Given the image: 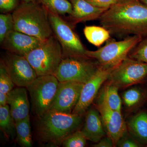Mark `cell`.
I'll return each instance as SVG.
<instances>
[{
  "mask_svg": "<svg viewBox=\"0 0 147 147\" xmlns=\"http://www.w3.org/2000/svg\"><path fill=\"white\" fill-rule=\"evenodd\" d=\"M100 25L116 36H147V5L140 0H121L98 19Z\"/></svg>",
  "mask_w": 147,
  "mask_h": 147,
  "instance_id": "1",
  "label": "cell"
},
{
  "mask_svg": "<svg viewBox=\"0 0 147 147\" xmlns=\"http://www.w3.org/2000/svg\"><path fill=\"white\" fill-rule=\"evenodd\" d=\"M83 116L48 110L38 117L36 122L35 129L38 141L47 146H60L67 137L81 128Z\"/></svg>",
  "mask_w": 147,
  "mask_h": 147,
  "instance_id": "2",
  "label": "cell"
},
{
  "mask_svg": "<svg viewBox=\"0 0 147 147\" xmlns=\"http://www.w3.org/2000/svg\"><path fill=\"white\" fill-rule=\"evenodd\" d=\"M12 14L14 30L42 40L53 34L48 11L36 2H22Z\"/></svg>",
  "mask_w": 147,
  "mask_h": 147,
  "instance_id": "3",
  "label": "cell"
},
{
  "mask_svg": "<svg viewBox=\"0 0 147 147\" xmlns=\"http://www.w3.org/2000/svg\"><path fill=\"white\" fill-rule=\"evenodd\" d=\"M37 76L55 75L63 58L62 48L54 34L26 56Z\"/></svg>",
  "mask_w": 147,
  "mask_h": 147,
  "instance_id": "4",
  "label": "cell"
},
{
  "mask_svg": "<svg viewBox=\"0 0 147 147\" xmlns=\"http://www.w3.org/2000/svg\"><path fill=\"white\" fill-rule=\"evenodd\" d=\"M142 40V36L137 35L127 36L119 41L110 39L104 46L95 51L87 50L86 55L97 61L101 66L113 68L127 57Z\"/></svg>",
  "mask_w": 147,
  "mask_h": 147,
  "instance_id": "5",
  "label": "cell"
},
{
  "mask_svg": "<svg viewBox=\"0 0 147 147\" xmlns=\"http://www.w3.org/2000/svg\"><path fill=\"white\" fill-rule=\"evenodd\" d=\"M98 62L87 56H71L63 58L55 76L59 82L85 84L97 71Z\"/></svg>",
  "mask_w": 147,
  "mask_h": 147,
  "instance_id": "6",
  "label": "cell"
},
{
  "mask_svg": "<svg viewBox=\"0 0 147 147\" xmlns=\"http://www.w3.org/2000/svg\"><path fill=\"white\" fill-rule=\"evenodd\" d=\"M59 82L55 75L38 76L26 88L37 117L50 110L56 97Z\"/></svg>",
  "mask_w": 147,
  "mask_h": 147,
  "instance_id": "7",
  "label": "cell"
},
{
  "mask_svg": "<svg viewBox=\"0 0 147 147\" xmlns=\"http://www.w3.org/2000/svg\"><path fill=\"white\" fill-rule=\"evenodd\" d=\"M48 12L53 34L62 48L63 58L71 56H87L86 53L87 50L74 30V27L61 16Z\"/></svg>",
  "mask_w": 147,
  "mask_h": 147,
  "instance_id": "8",
  "label": "cell"
},
{
  "mask_svg": "<svg viewBox=\"0 0 147 147\" xmlns=\"http://www.w3.org/2000/svg\"><path fill=\"white\" fill-rule=\"evenodd\" d=\"M147 77V63L127 57L111 71L108 81L119 88L143 82Z\"/></svg>",
  "mask_w": 147,
  "mask_h": 147,
  "instance_id": "9",
  "label": "cell"
},
{
  "mask_svg": "<svg viewBox=\"0 0 147 147\" xmlns=\"http://www.w3.org/2000/svg\"><path fill=\"white\" fill-rule=\"evenodd\" d=\"M0 65L5 69L17 87L27 88L38 76L24 56L7 51L1 57Z\"/></svg>",
  "mask_w": 147,
  "mask_h": 147,
  "instance_id": "10",
  "label": "cell"
},
{
  "mask_svg": "<svg viewBox=\"0 0 147 147\" xmlns=\"http://www.w3.org/2000/svg\"><path fill=\"white\" fill-rule=\"evenodd\" d=\"M114 68L100 66L94 75L84 84L79 101L72 114L84 115L96 97L100 87L108 80L109 74Z\"/></svg>",
  "mask_w": 147,
  "mask_h": 147,
  "instance_id": "11",
  "label": "cell"
},
{
  "mask_svg": "<svg viewBox=\"0 0 147 147\" xmlns=\"http://www.w3.org/2000/svg\"><path fill=\"white\" fill-rule=\"evenodd\" d=\"M84 84L59 82L57 92L50 110L71 114L79 101Z\"/></svg>",
  "mask_w": 147,
  "mask_h": 147,
  "instance_id": "12",
  "label": "cell"
},
{
  "mask_svg": "<svg viewBox=\"0 0 147 147\" xmlns=\"http://www.w3.org/2000/svg\"><path fill=\"white\" fill-rule=\"evenodd\" d=\"M95 107L100 113L107 136L112 139L116 146L119 139L127 131L126 123L121 111L112 110L98 100Z\"/></svg>",
  "mask_w": 147,
  "mask_h": 147,
  "instance_id": "13",
  "label": "cell"
},
{
  "mask_svg": "<svg viewBox=\"0 0 147 147\" xmlns=\"http://www.w3.org/2000/svg\"><path fill=\"white\" fill-rule=\"evenodd\" d=\"M42 41L14 30L7 35L1 45L3 49L7 52L26 57L40 45Z\"/></svg>",
  "mask_w": 147,
  "mask_h": 147,
  "instance_id": "14",
  "label": "cell"
},
{
  "mask_svg": "<svg viewBox=\"0 0 147 147\" xmlns=\"http://www.w3.org/2000/svg\"><path fill=\"white\" fill-rule=\"evenodd\" d=\"M70 2L73 11L67 21L74 27L79 23L98 20L108 9L95 6L86 0H70Z\"/></svg>",
  "mask_w": 147,
  "mask_h": 147,
  "instance_id": "15",
  "label": "cell"
},
{
  "mask_svg": "<svg viewBox=\"0 0 147 147\" xmlns=\"http://www.w3.org/2000/svg\"><path fill=\"white\" fill-rule=\"evenodd\" d=\"M27 90L25 87H18L7 94V104L16 123L30 116V104Z\"/></svg>",
  "mask_w": 147,
  "mask_h": 147,
  "instance_id": "16",
  "label": "cell"
},
{
  "mask_svg": "<svg viewBox=\"0 0 147 147\" xmlns=\"http://www.w3.org/2000/svg\"><path fill=\"white\" fill-rule=\"evenodd\" d=\"M81 130L87 140L95 143L107 135L100 113L96 107L88 110Z\"/></svg>",
  "mask_w": 147,
  "mask_h": 147,
  "instance_id": "17",
  "label": "cell"
},
{
  "mask_svg": "<svg viewBox=\"0 0 147 147\" xmlns=\"http://www.w3.org/2000/svg\"><path fill=\"white\" fill-rule=\"evenodd\" d=\"M129 134L142 146H147V113L142 111L126 123Z\"/></svg>",
  "mask_w": 147,
  "mask_h": 147,
  "instance_id": "18",
  "label": "cell"
},
{
  "mask_svg": "<svg viewBox=\"0 0 147 147\" xmlns=\"http://www.w3.org/2000/svg\"><path fill=\"white\" fill-rule=\"evenodd\" d=\"M119 88L109 81L102 87L98 101L112 110L121 111L122 101L118 94Z\"/></svg>",
  "mask_w": 147,
  "mask_h": 147,
  "instance_id": "19",
  "label": "cell"
},
{
  "mask_svg": "<svg viewBox=\"0 0 147 147\" xmlns=\"http://www.w3.org/2000/svg\"><path fill=\"white\" fill-rule=\"evenodd\" d=\"M0 128L6 138L11 140L16 139V123L8 104L0 106Z\"/></svg>",
  "mask_w": 147,
  "mask_h": 147,
  "instance_id": "20",
  "label": "cell"
},
{
  "mask_svg": "<svg viewBox=\"0 0 147 147\" xmlns=\"http://www.w3.org/2000/svg\"><path fill=\"white\" fill-rule=\"evenodd\" d=\"M84 32L88 42L97 47L101 46L110 39L111 35L110 32L102 26H86Z\"/></svg>",
  "mask_w": 147,
  "mask_h": 147,
  "instance_id": "21",
  "label": "cell"
},
{
  "mask_svg": "<svg viewBox=\"0 0 147 147\" xmlns=\"http://www.w3.org/2000/svg\"><path fill=\"white\" fill-rule=\"evenodd\" d=\"M16 142L22 147L32 146L30 116L16 123Z\"/></svg>",
  "mask_w": 147,
  "mask_h": 147,
  "instance_id": "22",
  "label": "cell"
},
{
  "mask_svg": "<svg viewBox=\"0 0 147 147\" xmlns=\"http://www.w3.org/2000/svg\"><path fill=\"white\" fill-rule=\"evenodd\" d=\"M35 2L43 6L48 11L61 16L72 13V5L67 0H35Z\"/></svg>",
  "mask_w": 147,
  "mask_h": 147,
  "instance_id": "23",
  "label": "cell"
},
{
  "mask_svg": "<svg viewBox=\"0 0 147 147\" xmlns=\"http://www.w3.org/2000/svg\"><path fill=\"white\" fill-rule=\"evenodd\" d=\"M146 96V92L144 90L135 87L125 91L123 94L122 98L127 108L131 109L142 103Z\"/></svg>",
  "mask_w": 147,
  "mask_h": 147,
  "instance_id": "24",
  "label": "cell"
},
{
  "mask_svg": "<svg viewBox=\"0 0 147 147\" xmlns=\"http://www.w3.org/2000/svg\"><path fill=\"white\" fill-rule=\"evenodd\" d=\"M14 30L12 14L2 13L0 14V43H2L7 35Z\"/></svg>",
  "mask_w": 147,
  "mask_h": 147,
  "instance_id": "25",
  "label": "cell"
},
{
  "mask_svg": "<svg viewBox=\"0 0 147 147\" xmlns=\"http://www.w3.org/2000/svg\"><path fill=\"white\" fill-rule=\"evenodd\" d=\"M87 140L81 129H79L67 137L62 146L64 147H84L86 146Z\"/></svg>",
  "mask_w": 147,
  "mask_h": 147,
  "instance_id": "26",
  "label": "cell"
},
{
  "mask_svg": "<svg viewBox=\"0 0 147 147\" xmlns=\"http://www.w3.org/2000/svg\"><path fill=\"white\" fill-rule=\"evenodd\" d=\"M128 57L147 63V38L142 39L130 53Z\"/></svg>",
  "mask_w": 147,
  "mask_h": 147,
  "instance_id": "27",
  "label": "cell"
},
{
  "mask_svg": "<svg viewBox=\"0 0 147 147\" xmlns=\"http://www.w3.org/2000/svg\"><path fill=\"white\" fill-rule=\"evenodd\" d=\"M15 85L5 69L0 65V92L7 94L13 89Z\"/></svg>",
  "mask_w": 147,
  "mask_h": 147,
  "instance_id": "28",
  "label": "cell"
},
{
  "mask_svg": "<svg viewBox=\"0 0 147 147\" xmlns=\"http://www.w3.org/2000/svg\"><path fill=\"white\" fill-rule=\"evenodd\" d=\"M119 147H139L142 146L129 134L128 131L123 134L117 143Z\"/></svg>",
  "mask_w": 147,
  "mask_h": 147,
  "instance_id": "29",
  "label": "cell"
},
{
  "mask_svg": "<svg viewBox=\"0 0 147 147\" xmlns=\"http://www.w3.org/2000/svg\"><path fill=\"white\" fill-rule=\"evenodd\" d=\"M18 5V0H0V10L2 13L13 11Z\"/></svg>",
  "mask_w": 147,
  "mask_h": 147,
  "instance_id": "30",
  "label": "cell"
},
{
  "mask_svg": "<svg viewBox=\"0 0 147 147\" xmlns=\"http://www.w3.org/2000/svg\"><path fill=\"white\" fill-rule=\"evenodd\" d=\"M97 7L108 9L119 1V0H86Z\"/></svg>",
  "mask_w": 147,
  "mask_h": 147,
  "instance_id": "31",
  "label": "cell"
},
{
  "mask_svg": "<svg viewBox=\"0 0 147 147\" xmlns=\"http://www.w3.org/2000/svg\"><path fill=\"white\" fill-rule=\"evenodd\" d=\"M94 147H113L115 144L112 139L108 136H105L100 139L99 142L93 145Z\"/></svg>",
  "mask_w": 147,
  "mask_h": 147,
  "instance_id": "32",
  "label": "cell"
},
{
  "mask_svg": "<svg viewBox=\"0 0 147 147\" xmlns=\"http://www.w3.org/2000/svg\"><path fill=\"white\" fill-rule=\"evenodd\" d=\"M7 104V94L0 92V106Z\"/></svg>",
  "mask_w": 147,
  "mask_h": 147,
  "instance_id": "33",
  "label": "cell"
},
{
  "mask_svg": "<svg viewBox=\"0 0 147 147\" xmlns=\"http://www.w3.org/2000/svg\"><path fill=\"white\" fill-rule=\"evenodd\" d=\"M22 2L29 3V2H35V0H22Z\"/></svg>",
  "mask_w": 147,
  "mask_h": 147,
  "instance_id": "34",
  "label": "cell"
},
{
  "mask_svg": "<svg viewBox=\"0 0 147 147\" xmlns=\"http://www.w3.org/2000/svg\"><path fill=\"white\" fill-rule=\"evenodd\" d=\"M140 1H142V3L147 5V0H140Z\"/></svg>",
  "mask_w": 147,
  "mask_h": 147,
  "instance_id": "35",
  "label": "cell"
},
{
  "mask_svg": "<svg viewBox=\"0 0 147 147\" xmlns=\"http://www.w3.org/2000/svg\"><path fill=\"white\" fill-rule=\"evenodd\" d=\"M121 1V0H119V1Z\"/></svg>",
  "mask_w": 147,
  "mask_h": 147,
  "instance_id": "36",
  "label": "cell"
}]
</instances>
